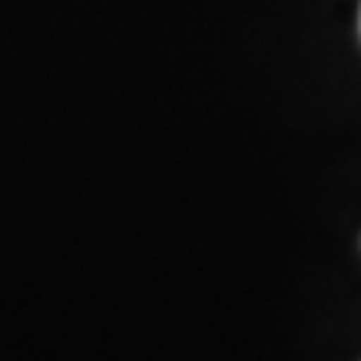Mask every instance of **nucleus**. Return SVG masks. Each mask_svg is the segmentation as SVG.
<instances>
[{
  "instance_id": "obj_1",
  "label": "nucleus",
  "mask_w": 361,
  "mask_h": 361,
  "mask_svg": "<svg viewBox=\"0 0 361 361\" xmlns=\"http://www.w3.org/2000/svg\"><path fill=\"white\" fill-rule=\"evenodd\" d=\"M358 30H361V13H358Z\"/></svg>"
}]
</instances>
